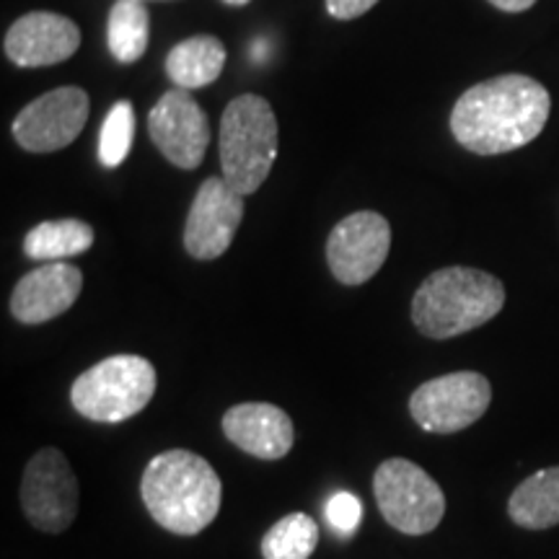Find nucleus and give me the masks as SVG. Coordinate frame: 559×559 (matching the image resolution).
<instances>
[{"instance_id":"obj_10","label":"nucleus","mask_w":559,"mask_h":559,"mask_svg":"<svg viewBox=\"0 0 559 559\" xmlns=\"http://www.w3.org/2000/svg\"><path fill=\"white\" fill-rule=\"evenodd\" d=\"M391 226L381 213L360 210L332 228L326 239V262L342 285H362L386 262Z\"/></svg>"},{"instance_id":"obj_2","label":"nucleus","mask_w":559,"mask_h":559,"mask_svg":"<svg viewBox=\"0 0 559 559\" xmlns=\"http://www.w3.org/2000/svg\"><path fill=\"white\" fill-rule=\"evenodd\" d=\"M140 498L160 528L177 536H198L218 519L223 485L207 459L174 449L148 461L140 479Z\"/></svg>"},{"instance_id":"obj_9","label":"nucleus","mask_w":559,"mask_h":559,"mask_svg":"<svg viewBox=\"0 0 559 559\" xmlns=\"http://www.w3.org/2000/svg\"><path fill=\"white\" fill-rule=\"evenodd\" d=\"M88 94L79 86H60L34 99L13 120V138L24 151L52 153L66 148L88 122Z\"/></svg>"},{"instance_id":"obj_1","label":"nucleus","mask_w":559,"mask_h":559,"mask_svg":"<svg viewBox=\"0 0 559 559\" xmlns=\"http://www.w3.org/2000/svg\"><path fill=\"white\" fill-rule=\"evenodd\" d=\"M549 91L528 75H498L461 94L451 132L477 156H500L542 135L549 120Z\"/></svg>"},{"instance_id":"obj_22","label":"nucleus","mask_w":559,"mask_h":559,"mask_svg":"<svg viewBox=\"0 0 559 559\" xmlns=\"http://www.w3.org/2000/svg\"><path fill=\"white\" fill-rule=\"evenodd\" d=\"M362 521V506L355 495L337 492L326 502V523L337 531L340 536H355Z\"/></svg>"},{"instance_id":"obj_26","label":"nucleus","mask_w":559,"mask_h":559,"mask_svg":"<svg viewBox=\"0 0 559 559\" xmlns=\"http://www.w3.org/2000/svg\"><path fill=\"white\" fill-rule=\"evenodd\" d=\"M140 3H145V0H140Z\"/></svg>"},{"instance_id":"obj_24","label":"nucleus","mask_w":559,"mask_h":559,"mask_svg":"<svg viewBox=\"0 0 559 559\" xmlns=\"http://www.w3.org/2000/svg\"><path fill=\"white\" fill-rule=\"evenodd\" d=\"M489 3H492L495 9H500V11L521 13V11H528L531 5L536 3V0H489Z\"/></svg>"},{"instance_id":"obj_21","label":"nucleus","mask_w":559,"mask_h":559,"mask_svg":"<svg viewBox=\"0 0 559 559\" xmlns=\"http://www.w3.org/2000/svg\"><path fill=\"white\" fill-rule=\"evenodd\" d=\"M135 135V109L130 102H117L104 117L99 132V160L107 169H117L130 156Z\"/></svg>"},{"instance_id":"obj_6","label":"nucleus","mask_w":559,"mask_h":559,"mask_svg":"<svg viewBox=\"0 0 559 559\" xmlns=\"http://www.w3.org/2000/svg\"><path fill=\"white\" fill-rule=\"evenodd\" d=\"M373 495L391 528L407 536H425L445 515V495L423 466L409 459H389L376 469Z\"/></svg>"},{"instance_id":"obj_19","label":"nucleus","mask_w":559,"mask_h":559,"mask_svg":"<svg viewBox=\"0 0 559 559\" xmlns=\"http://www.w3.org/2000/svg\"><path fill=\"white\" fill-rule=\"evenodd\" d=\"M151 16L140 0H117L107 21V45L115 60L135 62L148 50Z\"/></svg>"},{"instance_id":"obj_12","label":"nucleus","mask_w":559,"mask_h":559,"mask_svg":"<svg viewBox=\"0 0 559 559\" xmlns=\"http://www.w3.org/2000/svg\"><path fill=\"white\" fill-rule=\"evenodd\" d=\"M243 221V194H239L226 179L210 177L194 194L187 215L185 249L200 262L218 260L234 241Z\"/></svg>"},{"instance_id":"obj_14","label":"nucleus","mask_w":559,"mask_h":559,"mask_svg":"<svg viewBox=\"0 0 559 559\" xmlns=\"http://www.w3.org/2000/svg\"><path fill=\"white\" fill-rule=\"evenodd\" d=\"M83 288L79 267L68 262H45L26 272L11 293V313L21 324H45L66 313Z\"/></svg>"},{"instance_id":"obj_23","label":"nucleus","mask_w":559,"mask_h":559,"mask_svg":"<svg viewBox=\"0 0 559 559\" xmlns=\"http://www.w3.org/2000/svg\"><path fill=\"white\" fill-rule=\"evenodd\" d=\"M379 0H326V11L332 19L340 21H353L368 13Z\"/></svg>"},{"instance_id":"obj_4","label":"nucleus","mask_w":559,"mask_h":559,"mask_svg":"<svg viewBox=\"0 0 559 559\" xmlns=\"http://www.w3.org/2000/svg\"><path fill=\"white\" fill-rule=\"evenodd\" d=\"M277 158V120L270 102L243 94L223 111L221 169L236 192L254 194L267 181Z\"/></svg>"},{"instance_id":"obj_20","label":"nucleus","mask_w":559,"mask_h":559,"mask_svg":"<svg viewBox=\"0 0 559 559\" xmlns=\"http://www.w3.org/2000/svg\"><path fill=\"white\" fill-rule=\"evenodd\" d=\"M319 547V523L306 513L280 519L262 536L264 559H309Z\"/></svg>"},{"instance_id":"obj_17","label":"nucleus","mask_w":559,"mask_h":559,"mask_svg":"<svg viewBox=\"0 0 559 559\" xmlns=\"http://www.w3.org/2000/svg\"><path fill=\"white\" fill-rule=\"evenodd\" d=\"M223 66H226V47L221 39L207 37V34L179 41L166 55V73H169L174 86L185 91L205 88L213 81H218Z\"/></svg>"},{"instance_id":"obj_16","label":"nucleus","mask_w":559,"mask_h":559,"mask_svg":"<svg viewBox=\"0 0 559 559\" xmlns=\"http://www.w3.org/2000/svg\"><path fill=\"white\" fill-rule=\"evenodd\" d=\"M508 515L515 526L544 531L559 523V466L531 474L513 489Z\"/></svg>"},{"instance_id":"obj_11","label":"nucleus","mask_w":559,"mask_h":559,"mask_svg":"<svg viewBox=\"0 0 559 559\" xmlns=\"http://www.w3.org/2000/svg\"><path fill=\"white\" fill-rule=\"evenodd\" d=\"M148 132L156 148L179 169H198L210 145V122L190 91L171 88L148 115Z\"/></svg>"},{"instance_id":"obj_8","label":"nucleus","mask_w":559,"mask_h":559,"mask_svg":"<svg viewBox=\"0 0 559 559\" xmlns=\"http://www.w3.org/2000/svg\"><path fill=\"white\" fill-rule=\"evenodd\" d=\"M26 521L45 534H62L79 515V479L58 449L34 453L21 479Z\"/></svg>"},{"instance_id":"obj_3","label":"nucleus","mask_w":559,"mask_h":559,"mask_svg":"<svg viewBox=\"0 0 559 559\" xmlns=\"http://www.w3.org/2000/svg\"><path fill=\"white\" fill-rule=\"evenodd\" d=\"M506 306V285L474 267H443L419 285L412 321L425 337L451 340L495 319Z\"/></svg>"},{"instance_id":"obj_18","label":"nucleus","mask_w":559,"mask_h":559,"mask_svg":"<svg viewBox=\"0 0 559 559\" xmlns=\"http://www.w3.org/2000/svg\"><path fill=\"white\" fill-rule=\"evenodd\" d=\"M94 228L83 221H45L26 234L24 251L37 262H66L94 247Z\"/></svg>"},{"instance_id":"obj_5","label":"nucleus","mask_w":559,"mask_h":559,"mask_svg":"<svg viewBox=\"0 0 559 559\" xmlns=\"http://www.w3.org/2000/svg\"><path fill=\"white\" fill-rule=\"evenodd\" d=\"M156 386L158 376L148 358L111 355L73 381L70 404L94 423H124L148 407Z\"/></svg>"},{"instance_id":"obj_7","label":"nucleus","mask_w":559,"mask_h":559,"mask_svg":"<svg viewBox=\"0 0 559 559\" xmlns=\"http://www.w3.org/2000/svg\"><path fill=\"white\" fill-rule=\"evenodd\" d=\"M492 402V386L477 370H459L425 381L409 396V415L425 432L451 436L481 419Z\"/></svg>"},{"instance_id":"obj_25","label":"nucleus","mask_w":559,"mask_h":559,"mask_svg":"<svg viewBox=\"0 0 559 559\" xmlns=\"http://www.w3.org/2000/svg\"><path fill=\"white\" fill-rule=\"evenodd\" d=\"M223 3H228V5H247V3H251V0H223Z\"/></svg>"},{"instance_id":"obj_13","label":"nucleus","mask_w":559,"mask_h":559,"mask_svg":"<svg viewBox=\"0 0 559 559\" xmlns=\"http://www.w3.org/2000/svg\"><path fill=\"white\" fill-rule=\"evenodd\" d=\"M81 47V29L50 11H34L11 24L3 50L19 68H45L73 58Z\"/></svg>"},{"instance_id":"obj_15","label":"nucleus","mask_w":559,"mask_h":559,"mask_svg":"<svg viewBox=\"0 0 559 559\" xmlns=\"http://www.w3.org/2000/svg\"><path fill=\"white\" fill-rule=\"evenodd\" d=\"M223 432L236 449L249 456L277 461L296 443V428L288 412L267 402H243L223 415Z\"/></svg>"}]
</instances>
